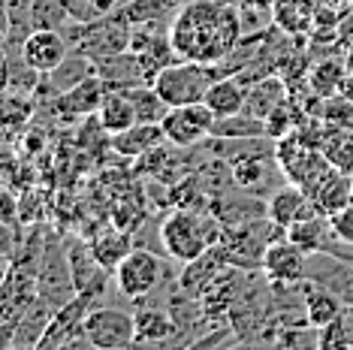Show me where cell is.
I'll return each instance as SVG.
<instances>
[{
    "label": "cell",
    "mask_w": 353,
    "mask_h": 350,
    "mask_svg": "<svg viewBox=\"0 0 353 350\" xmlns=\"http://www.w3.org/2000/svg\"><path fill=\"white\" fill-rule=\"evenodd\" d=\"M284 82L275 76H269V79H263V82H256V85H248V103H245V112L248 115H254V118H266L275 112V109L284 103Z\"/></svg>",
    "instance_id": "603a6c76"
},
{
    "label": "cell",
    "mask_w": 353,
    "mask_h": 350,
    "mask_svg": "<svg viewBox=\"0 0 353 350\" xmlns=\"http://www.w3.org/2000/svg\"><path fill=\"white\" fill-rule=\"evenodd\" d=\"M223 227L214 214H203L194 209H175L170 218L160 224V245L179 262H190L203 257L208 248L221 242Z\"/></svg>",
    "instance_id": "7a4b0ae2"
},
{
    "label": "cell",
    "mask_w": 353,
    "mask_h": 350,
    "mask_svg": "<svg viewBox=\"0 0 353 350\" xmlns=\"http://www.w3.org/2000/svg\"><path fill=\"white\" fill-rule=\"evenodd\" d=\"M314 205H311V196L305 194L299 185H287L281 187L275 196L266 203V218H272L278 227H293L299 218H305Z\"/></svg>",
    "instance_id": "ac0fdd59"
},
{
    "label": "cell",
    "mask_w": 353,
    "mask_h": 350,
    "mask_svg": "<svg viewBox=\"0 0 353 350\" xmlns=\"http://www.w3.org/2000/svg\"><path fill=\"white\" fill-rule=\"evenodd\" d=\"M85 338L91 347L100 350H121L136 344V323L133 314L121 308H91L85 317Z\"/></svg>",
    "instance_id": "52a82bcc"
},
{
    "label": "cell",
    "mask_w": 353,
    "mask_h": 350,
    "mask_svg": "<svg viewBox=\"0 0 353 350\" xmlns=\"http://www.w3.org/2000/svg\"><path fill=\"white\" fill-rule=\"evenodd\" d=\"M15 214H19V203H15V196H10L3 187H0V220H3V224H12Z\"/></svg>",
    "instance_id": "4dcf8cb0"
},
{
    "label": "cell",
    "mask_w": 353,
    "mask_h": 350,
    "mask_svg": "<svg viewBox=\"0 0 353 350\" xmlns=\"http://www.w3.org/2000/svg\"><path fill=\"white\" fill-rule=\"evenodd\" d=\"M214 121H218V115L199 100V103H184V106H170L160 127H163L170 145L194 148L203 139L214 136Z\"/></svg>",
    "instance_id": "277c9868"
},
{
    "label": "cell",
    "mask_w": 353,
    "mask_h": 350,
    "mask_svg": "<svg viewBox=\"0 0 353 350\" xmlns=\"http://www.w3.org/2000/svg\"><path fill=\"white\" fill-rule=\"evenodd\" d=\"M205 106L212 109L218 118H230L245 112L248 103V85L239 76H218L205 91Z\"/></svg>",
    "instance_id": "9a60e30c"
},
{
    "label": "cell",
    "mask_w": 353,
    "mask_h": 350,
    "mask_svg": "<svg viewBox=\"0 0 353 350\" xmlns=\"http://www.w3.org/2000/svg\"><path fill=\"white\" fill-rule=\"evenodd\" d=\"M10 88V52L6 45H0V91Z\"/></svg>",
    "instance_id": "1f68e13d"
},
{
    "label": "cell",
    "mask_w": 353,
    "mask_h": 350,
    "mask_svg": "<svg viewBox=\"0 0 353 350\" xmlns=\"http://www.w3.org/2000/svg\"><path fill=\"white\" fill-rule=\"evenodd\" d=\"M163 142H166V133L160 124L136 121L133 127H127V130L112 136V148H115L121 157H127V161H133V157H145L148 151L160 148Z\"/></svg>",
    "instance_id": "5bb4252c"
},
{
    "label": "cell",
    "mask_w": 353,
    "mask_h": 350,
    "mask_svg": "<svg viewBox=\"0 0 353 350\" xmlns=\"http://www.w3.org/2000/svg\"><path fill=\"white\" fill-rule=\"evenodd\" d=\"M263 175H266L263 157H239V161H232V181L239 187H254Z\"/></svg>",
    "instance_id": "f1b7e54d"
},
{
    "label": "cell",
    "mask_w": 353,
    "mask_h": 350,
    "mask_svg": "<svg viewBox=\"0 0 353 350\" xmlns=\"http://www.w3.org/2000/svg\"><path fill=\"white\" fill-rule=\"evenodd\" d=\"M136 121H139V118H136V109H133L130 97H127V91L124 88H109L106 97L100 103V109H97V124L115 136V133L133 127Z\"/></svg>",
    "instance_id": "ffe728a7"
},
{
    "label": "cell",
    "mask_w": 353,
    "mask_h": 350,
    "mask_svg": "<svg viewBox=\"0 0 353 350\" xmlns=\"http://www.w3.org/2000/svg\"><path fill=\"white\" fill-rule=\"evenodd\" d=\"M124 91H127V97H130L139 121H148V124H160V121H163V115H166V109H170V106H166V100L160 97L157 88L151 82L130 85V88H124Z\"/></svg>",
    "instance_id": "d4e9b609"
},
{
    "label": "cell",
    "mask_w": 353,
    "mask_h": 350,
    "mask_svg": "<svg viewBox=\"0 0 353 350\" xmlns=\"http://www.w3.org/2000/svg\"><path fill=\"white\" fill-rule=\"evenodd\" d=\"M329 220H332L335 238H341V242H353V203L347 205V209L329 214Z\"/></svg>",
    "instance_id": "f546056e"
},
{
    "label": "cell",
    "mask_w": 353,
    "mask_h": 350,
    "mask_svg": "<svg viewBox=\"0 0 353 350\" xmlns=\"http://www.w3.org/2000/svg\"><path fill=\"white\" fill-rule=\"evenodd\" d=\"M341 314H344V299L339 296V293L320 287V284L305 287V293H302V317L314 326V329H323V326H329L335 317H341Z\"/></svg>",
    "instance_id": "d6986e66"
},
{
    "label": "cell",
    "mask_w": 353,
    "mask_h": 350,
    "mask_svg": "<svg viewBox=\"0 0 353 350\" xmlns=\"http://www.w3.org/2000/svg\"><path fill=\"white\" fill-rule=\"evenodd\" d=\"M112 281L121 296L127 299H145L151 290L160 287L163 281V260L148 248H133L127 257L115 266Z\"/></svg>",
    "instance_id": "5b68a950"
},
{
    "label": "cell",
    "mask_w": 353,
    "mask_h": 350,
    "mask_svg": "<svg viewBox=\"0 0 353 350\" xmlns=\"http://www.w3.org/2000/svg\"><path fill=\"white\" fill-rule=\"evenodd\" d=\"M311 203H314L323 214H335V212L347 209L353 203V178L341 169H332L323 178V185L317 187V194L311 196Z\"/></svg>",
    "instance_id": "7402d4cb"
},
{
    "label": "cell",
    "mask_w": 353,
    "mask_h": 350,
    "mask_svg": "<svg viewBox=\"0 0 353 350\" xmlns=\"http://www.w3.org/2000/svg\"><path fill=\"white\" fill-rule=\"evenodd\" d=\"M109 85L103 82L97 73H91L88 79H82L79 85H73L70 91L58 94V109L70 112L73 118H85V115H94L100 109L103 97H106Z\"/></svg>",
    "instance_id": "4fadbf2b"
},
{
    "label": "cell",
    "mask_w": 353,
    "mask_h": 350,
    "mask_svg": "<svg viewBox=\"0 0 353 350\" xmlns=\"http://www.w3.org/2000/svg\"><path fill=\"white\" fill-rule=\"evenodd\" d=\"M82 34L85 37H76L79 39L76 52L88 54L94 63L115 58L121 52H130L133 30L127 28V15H121V19L112 15V19H103V21H88V25H82Z\"/></svg>",
    "instance_id": "ba28073f"
},
{
    "label": "cell",
    "mask_w": 353,
    "mask_h": 350,
    "mask_svg": "<svg viewBox=\"0 0 353 350\" xmlns=\"http://www.w3.org/2000/svg\"><path fill=\"white\" fill-rule=\"evenodd\" d=\"M10 30H12V21H10V10H6V0H0V45L10 39Z\"/></svg>",
    "instance_id": "836d02e7"
},
{
    "label": "cell",
    "mask_w": 353,
    "mask_h": 350,
    "mask_svg": "<svg viewBox=\"0 0 353 350\" xmlns=\"http://www.w3.org/2000/svg\"><path fill=\"white\" fill-rule=\"evenodd\" d=\"M272 21L290 37H302L314 28L317 21V3L314 0H278L272 10Z\"/></svg>",
    "instance_id": "44dd1931"
},
{
    "label": "cell",
    "mask_w": 353,
    "mask_h": 350,
    "mask_svg": "<svg viewBox=\"0 0 353 350\" xmlns=\"http://www.w3.org/2000/svg\"><path fill=\"white\" fill-rule=\"evenodd\" d=\"M242 12L230 0H188L172 19L170 43L181 61L218 63L239 49Z\"/></svg>",
    "instance_id": "6da1fadb"
},
{
    "label": "cell",
    "mask_w": 353,
    "mask_h": 350,
    "mask_svg": "<svg viewBox=\"0 0 353 350\" xmlns=\"http://www.w3.org/2000/svg\"><path fill=\"white\" fill-rule=\"evenodd\" d=\"M179 3H188V0H179Z\"/></svg>",
    "instance_id": "d590c367"
},
{
    "label": "cell",
    "mask_w": 353,
    "mask_h": 350,
    "mask_svg": "<svg viewBox=\"0 0 353 350\" xmlns=\"http://www.w3.org/2000/svg\"><path fill=\"white\" fill-rule=\"evenodd\" d=\"M214 79H218V73H214L212 63L172 61L151 79V85H154L157 94L166 100V106H184V103L205 100V91Z\"/></svg>",
    "instance_id": "3957f363"
},
{
    "label": "cell",
    "mask_w": 353,
    "mask_h": 350,
    "mask_svg": "<svg viewBox=\"0 0 353 350\" xmlns=\"http://www.w3.org/2000/svg\"><path fill=\"white\" fill-rule=\"evenodd\" d=\"M6 272H10V262H0V290H3V281H6Z\"/></svg>",
    "instance_id": "e575fe53"
},
{
    "label": "cell",
    "mask_w": 353,
    "mask_h": 350,
    "mask_svg": "<svg viewBox=\"0 0 353 350\" xmlns=\"http://www.w3.org/2000/svg\"><path fill=\"white\" fill-rule=\"evenodd\" d=\"M94 308L88 296H73L67 305L54 311L52 323L46 326L43 338H39V350H61V347H91L85 338V317Z\"/></svg>",
    "instance_id": "8992f818"
},
{
    "label": "cell",
    "mask_w": 353,
    "mask_h": 350,
    "mask_svg": "<svg viewBox=\"0 0 353 350\" xmlns=\"http://www.w3.org/2000/svg\"><path fill=\"white\" fill-rule=\"evenodd\" d=\"M263 272H266V281L278 284V287H296V284H302L305 275H308V254L296 242H290L287 236H281L266 245Z\"/></svg>",
    "instance_id": "9c48e42d"
},
{
    "label": "cell",
    "mask_w": 353,
    "mask_h": 350,
    "mask_svg": "<svg viewBox=\"0 0 353 350\" xmlns=\"http://www.w3.org/2000/svg\"><path fill=\"white\" fill-rule=\"evenodd\" d=\"M341 76H344V67H341V61H335V58H329V61H320L314 70H311V88H314L317 94H332L335 88H339L341 82Z\"/></svg>",
    "instance_id": "4316f807"
},
{
    "label": "cell",
    "mask_w": 353,
    "mask_h": 350,
    "mask_svg": "<svg viewBox=\"0 0 353 350\" xmlns=\"http://www.w3.org/2000/svg\"><path fill=\"white\" fill-rule=\"evenodd\" d=\"M67 260H70V272H73L76 293L79 296H88L91 302H97L103 293H106V284H109L112 272L94 257L91 242L73 238V242L67 245Z\"/></svg>",
    "instance_id": "30bf717a"
},
{
    "label": "cell",
    "mask_w": 353,
    "mask_h": 350,
    "mask_svg": "<svg viewBox=\"0 0 353 350\" xmlns=\"http://www.w3.org/2000/svg\"><path fill=\"white\" fill-rule=\"evenodd\" d=\"M133 323H136V344H170L179 336V326H175L172 314L166 308H151V305L136 308Z\"/></svg>",
    "instance_id": "2e32d148"
},
{
    "label": "cell",
    "mask_w": 353,
    "mask_h": 350,
    "mask_svg": "<svg viewBox=\"0 0 353 350\" xmlns=\"http://www.w3.org/2000/svg\"><path fill=\"white\" fill-rule=\"evenodd\" d=\"M58 308L52 305V302H46L43 296H37L25 311L19 314V320H15V341L12 347H37L39 338H43L46 326L52 323V317Z\"/></svg>",
    "instance_id": "e0dca14e"
},
{
    "label": "cell",
    "mask_w": 353,
    "mask_h": 350,
    "mask_svg": "<svg viewBox=\"0 0 353 350\" xmlns=\"http://www.w3.org/2000/svg\"><path fill=\"white\" fill-rule=\"evenodd\" d=\"M91 251L109 272H115V266L121 262L127 254L133 251V233L130 229H109V233L97 236L91 242Z\"/></svg>",
    "instance_id": "cb8c5ba5"
},
{
    "label": "cell",
    "mask_w": 353,
    "mask_h": 350,
    "mask_svg": "<svg viewBox=\"0 0 353 350\" xmlns=\"http://www.w3.org/2000/svg\"><path fill=\"white\" fill-rule=\"evenodd\" d=\"M317 347L323 350H332V347H353V332L347 320L341 317H335L329 326H323V329H317Z\"/></svg>",
    "instance_id": "83f0119b"
},
{
    "label": "cell",
    "mask_w": 353,
    "mask_h": 350,
    "mask_svg": "<svg viewBox=\"0 0 353 350\" xmlns=\"http://www.w3.org/2000/svg\"><path fill=\"white\" fill-rule=\"evenodd\" d=\"M320 151L326 154V161L335 166V169L353 175V136L335 127V133H326L323 142H320Z\"/></svg>",
    "instance_id": "484cf974"
},
{
    "label": "cell",
    "mask_w": 353,
    "mask_h": 350,
    "mask_svg": "<svg viewBox=\"0 0 353 350\" xmlns=\"http://www.w3.org/2000/svg\"><path fill=\"white\" fill-rule=\"evenodd\" d=\"M287 238L296 242L305 254H314V251H326L329 242L335 238L332 233V220H329V214H323L314 205L305 218H299L293 227H287Z\"/></svg>",
    "instance_id": "7c38bea8"
},
{
    "label": "cell",
    "mask_w": 353,
    "mask_h": 350,
    "mask_svg": "<svg viewBox=\"0 0 353 350\" xmlns=\"http://www.w3.org/2000/svg\"><path fill=\"white\" fill-rule=\"evenodd\" d=\"M19 52H21V58L37 70V73H52V70H58L61 63L70 58V49H67L63 34L61 30H46V28L30 30Z\"/></svg>",
    "instance_id": "8fae6325"
},
{
    "label": "cell",
    "mask_w": 353,
    "mask_h": 350,
    "mask_svg": "<svg viewBox=\"0 0 353 350\" xmlns=\"http://www.w3.org/2000/svg\"><path fill=\"white\" fill-rule=\"evenodd\" d=\"M275 3L278 0H242V10L245 12H272Z\"/></svg>",
    "instance_id": "d6a6232c"
},
{
    "label": "cell",
    "mask_w": 353,
    "mask_h": 350,
    "mask_svg": "<svg viewBox=\"0 0 353 350\" xmlns=\"http://www.w3.org/2000/svg\"><path fill=\"white\" fill-rule=\"evenodd\" d=\"M0 224H3V220H0Z\"/></svg>",
    "instance_id": "8d00e7d4"
}]
</instances>
